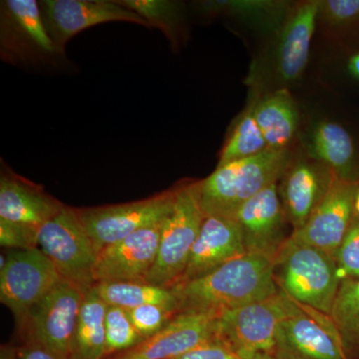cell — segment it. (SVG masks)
Here are the masks:
<instances>
[{
    "instance_id": "obj_10",
    "label": "cell",
    "mask_w": 359,
    "mask_h": 359,
    "mask_svg": "<svg viewBox=\"0 0 359 359\" xmlns=\"http://www.w3.org/2000/svg\"><path fill=\"white\" fill-rule=\"evenodd\" d=\"M6 259L0 271V301L22 320L63 278L39 248L11 250Z\"/></svg>"
},
{
    "instance_id": "obj_25",
    "label": "cell",
    "mask_w": 359,
    "mask_h": 359,
    "mask_svg": "<svg viewBox=\"0 0 359 359\" xmlns=\"http://www.w3.org/2000/svg\"><path fill=\"white\" fill-rule=\"evenodd\" d=\"M330 318L349 354L359 353V278L341 280Z\"/></svg>"
},
{
    "instance_id": "obj_17",
    "label": "cell",
    "mask_w": 359,
    "mask_h": 359,
    "mask_svg": "<svg viewBox=\"0 0 359 359\" xmlns=\"http://www.w3.org/2000/svg\"><path fill=\"white\" fill-rule=\"evenodd\" d=\"M245 254L247 252L242 229L238 222L224 217L207 216L179 283L207 275L222 264Z\"/></svg>"
},
{
    "instance_id": "obj_28",
    "label": "cell",
    "mask_w": 359,
    "mask_h": 359,
    "mask_svg": "<svg viewBox=\"0 0 359 359\" xmlns=\"http://www.w3.org/2000/svg\"><path fill=\"white\" fill-rule=\"evenodd\" d=\"M204 8L211 13H226L238 16L261 26L278 25L287 11V4L280 1L263 0H237V1L204 2Z\"/></svg>"
},
{
    "instance_id": "obj_14",
    "label": "cell",
    "mask_w": 359,
    "mask_h": 359,
    "mask_svg": "<svg viewBox=\"0 0 359 359\" xmlns=\"http://www.w3.org/2000/svg\"><path fill=\"white\" fill-rule=\"evenodd\" d=\"M218 313L182 311L117 359H176L217 337Z\"/></svg>"
},
{
    "instance_id": "obj_29",
    "label": "cell",
    "mask_w": 359,
    "mask_h": 359,
    "mask_svg": "<svg viewBox=\"0 0 359 359\" xmlns=\"http://www.w3.org/2000/svg\"><path fill=\"white\" fill-rule=\"evenodd\" d=\"M106 354L129 351L143 341L127 309L108 306L105 316Z\"/></svg>"
},
{
    "instance_id": "obj_37",
    "label": "cell",
    "mask_w": 359,
    "mask_h": 359,
    "mask_svg": "<svg viewBox=\"0 0 359 359\" xmlns=\"http://www.w3.org/2000/svg\"><path fill=\"white\" fill-rule=\"evenodd\" d=\"M354 215L359 218V189L356 191L355 199H354Z\"/></svg>"
},
{
    "instance_id": "obj_12",
    "label": "cell",
    "mask_w": 359,
    "mask_h": 359,
    "mask_svg": "<svg viewBox=\"0 0 359 359\" xmlns=\"http://www.w3.org/2000/svg\"><path fill=\"white\" fill-rule=\"evenodd\" d=\"M42 20L60 50L78 33L107 22H130L151 28L140 15L109 0H41Z\"/></svg>"
},
{
    "instance_id": "obj_7",
    "label": "cell",
    "mask_w": 359,
    "mask_h": 359,
    "mask_svg": "<svg viewBox=\"0 0 359 359\" xmlns=\"http://www.w3.org/2000/svg\"><path fill=\"white\" fill-rule=\"evenodd\" d=\"M37 247L65 280L84 290L95 285L93 278L98 250L85 230L78 210L63 207L37 231Z\"/></svg>"
},
{
    "instance_id": "obj_15",
    "label": "cell",
    "mask_w": 359,
    "mask_h": 359,
    "mask_svg": "<svg viewBox=\"0 0 359 359\" xmlns=\"http://www.w3.org/2000/svg\"><path fill=\"white\" fill-rule=\"evenodd\" d=\"M165 221L142 229L99 252L94 282L145 280L157 259Z\"/></svg>"
},
{
    "instance_id": "obj_38",
    "label": "cell",
    "mask_w": 359,
    "mask_h": 359,
    "mask_svg": "<svg viewBox=\"0 0 359 359\" xmlns=\"http://www.w3.org/2000/svg\"><path fill=\"white\" fill-rule=\"evenodd\" d=\"M255 359H276L273 358V355H271V354H259V355H257L256 358Z\"/></svg>"
},
{
    "instance_id": "obj_8",
    "label": "cell",
    "mask_w": 359,
    "mask_h": 359,
    "mask_svg": "<svg viewBox=\"0 0 359 359\" xmlns=\"http://www.w3.org/2000/svg\"><path fill=\"white\" fill-rule=\"evenodd\" d=\"M276 359H349L344 340L330 316L294 301L276 330Z\"/></svg>"
},
{
    "instance_id": "obj_4",
    "label": "cell",
    "mask_w": 359,
    "mask_h": 359,
    "mask_svg": "<svg viewBox=\"0 0 359 359\" xmlns=\"http://www.w3.org/2000/svg\"><path fill=\"white\" fill-rule=\"evenodd\" d=\"M0 56L27 69H58L67 63L65 52L49 36L35 0L0 2Z\"/></svg>"
},
{
    "instance_id": "obj_23",
    "label": "cell",
    "mask_w": 359,
    "mask_h": 359,
    "mask_svg": "<svg viewBox=\"0 0 359 359\" xmlns=\"http://www.w3.org/2000/svg\"><path fill=\"white\" fill-rule=\"evenodd\" d=\"M311 157L339 178L347 179L354 159L351 134L339 123L323 121L316 125L309 142Z\"/></svg>"
},
{
    "instance_id": "obj_1",
    "label": "cell",
    "mask_w": 359,
    "mask_h": 359,
    "mask_svg": "<svg viewBox=\"0 0 359 359\" xmlns=\"http://www.w3.org/2000/svg\"><path fill=\"white\" fill-rule=\"evenodd\" d=\"M179 302V313H221L278 294L273 259L245 254L207 275L171 287Z\"/></svg>"
},
{
    "instance_id": "obj_3",
    "label": "cell",
    "mask_w": 359,
    "mask_h": 359,
    "mask_svg": "<svg viewBox=\"0 0 359 359\" xmlns=\"http://www.w3.org/2000/svg\"><path fill=\"white\" fill-rule=\"evenodd\" d=\"M273 264L280 290L297 304L330 316L341 283L334 257L289 237Z\"/></svg>"
},
{
    "instance_id": "obj_36",
    "label": "cell",
    "mask_w": 359,
    "mask_h": 359,
    "mask_svg": "<svg viewBox=\"0 0 359 359\" xmlns=\"http://www.w3.org/2000/svg\"><path fill=\"white\" fill-rule=\"evenodd\" d=\"M349 73L359 81V53L354 54L348 61Z\"/></svg>"
},
{
    "instance_id": "obj_16",
    "label": "cell",
    "mask_w": 359,
    "mask_h": 359,
    "mask_svg": "<svg viewBox=\"0 0 359 359\" xmlns=\"http://www.w3.org/2000/svg\"><path fill=\"white\" fill-rule=\"evenodd\" d=\"M248 254L262 255L275 261L285 241V212L276 183L266 187L245 202L236 214Z\"/></svg>"
},
{
    "instance_id": "obj_5",
    "label": "cell",
    "mask_w": 359,
    "mask_h": 359,
    "mask_svg": "<svg viewBox=\"0 0 359 359\" xmlns=\"http://www.w3.org/2000/svg\"><path fill=\"white\" fill-rule=\"evenodd\" d=\"M201 184L202 181L193 182L176 189L173 210L163 226L157 259L146 282L172 287L183 276L205 218Z\"/></svg>"
},
{
    "instance_id": "obj_13",
    "label": "cell",
    "mask_w": 359,
    "mask_h": 359,
    "mask_svg": "<svg viewBox=\"0 0 359 359\" xmlns=\"http://www.w3.org/2000/svg\"><path fill=\"white\" fill-rule=\"evenodd\" d=\"M356 191L353 183L334 174L327 195L306 224L290 238L318 248L335 259L353 222Z\"/></svg>"
},
{
    "instance_id": "obj_20",
    "label": "cell",
    "mask_w": 359,
    "mask_h": 359,
    "mask_svg": "<svg viewBox=\"0 0 359 359\" xmlns=\"http://www.w3.org/2000/svg\"><path fill=\"white\" fill-rule=\"evenodd\" d=\"M61 203L13 173L0 180V219L39 229L63 209Z\"/></svg>"
},
{
    "instance_id": "obj_24",
    "label": "cell",
    "mask_w": 359,
    "mask_h": 359,
    "mask_svg": "<svg viewBox=\"0 0 359 359\" xmlns=\"http://www.w3.org/2000/svg\"><path fill=\"white\" fill-rule=\"evenodd\" d=\"M108 306L132 309L145 304H163L179 309L178 299L171 287L152 285L146 280H118L94 285Z\"/></svg>"
},
{
    "instance_id": "obj_33",
    "label": "cell",
    "mask_w": 359,
    "mask_h": 359,
    "mask_svg": "<svg viewBox=\"0 0 359 359\" xmlns=\"http://www.w3.org/2000/svg\"><path fill=\"white\" fill-rule=\"evenodd\" d=\"M37 229L0 219V244L14 250H32L37 247Z\"/></svg>"
},
{
    "instance_id": "obj_11",
    "label": "cell",
    "mask_w": 359,
    "mask_h": 359,
    "mask_svg": "<svg viewBox=\"0 0 359 359\" xmlns=\"http://www.w3.org/2000/svg\"><path fill=\"white\" fill-rule=\"evenodd\" d=\"M85 290L63 278L30 311V323L39 346L58 359H70Z\"/></svg>"
},
{
    "instance_id": "obj_22",
    "label": "cell",
    "mask_w": 359,
    "mask_h": 359,
    "mask_svg": "<svg viewBox=\"0 0 359 359\" xmlns=\"http://www.w3.org/2000/svg\"><path fill=\"white\" fill-rule=\"evenodd\" d=\"M107 304L95 287L85 290L74 337L73 359H102L106 355Z\"/></svg>"
},
{
    "instance_id": "obj_18",
    "label": "cell",
    "mask_w": 359,
    "mask_h": 359,
    "mask_svg": "<svg viewBox=\"0 0 359 359\" xmlns=\"http://www.w3.org/2000/svg\"><path fill=\"white\" fill-rule=\"evenodd\" d=\"M334 172L325 165L320 166L308 161L289 165L283 174L280 187L285 219L294 231L306 224L327 195Z\"/></svg>"
},
{
    "instance_id": "obj_39",
    "label": "cell",
    "mask_w": 359,
    "mask_h": 359,
    "mask_svg": "<svg viewBox=\"0 0 359 359\" xmlns=\"http://www.w3.org/2000/svg\"><path fill=\"white\" fill-rule=\"evenodd\" d=\"M0 359H8V358H6V355H4V354L2 353L1 354V358H0Z\"/></svg>"
},
{
    "instance_id": "obj_31",
    "label": "cell",
    "mask_w": 359,
    "mask_h": 359,
    "mask_svg": "<svg viewBox=\"0 0 359 359\" xmlns=\"http://www.w3.org/2000/svg\"><path fill=\"white\" fill-rule=\"evenodd\" d=\"M340 278H359V219H354L342 241L337 256Z\"/></svg>"
},
{
    "instance_id": "obj_6",
    "label": "cell",
    "mask_w": 359,
    "mask_h": 359,
    "mask_svg": "<svg viewBox=\"0 0 359 359\" xmlns=\"http://www.w3.org/2000/svg\"><path fill=\"white\" fill-rule=\"evenodd\" d=\"M292 304L294 299L280 290L263 301L223 311L217 320V337L243 358L273 355L276 330Z\"/></svg>"
},
{
    "instance_id": "obj_2",
    "label": "cell",
    "mask_w": 359,
    "mask_h": 359,
    "mask_svg": "<svg viewBox=\"0 0 359 359\" xmlns=\"http://www.w3.org/2000/svg\"><path fill=\"white\" fill-rule=\"evenodd\" d=\"M290 161L289 150L268 149L261 154L217 167L201 184L205 216L235 218L245 202L282 178Z\"/></svg>"
},
{
    "instance_id": "obj_32",
    "label": "cell",
    "mask_w": 359,
    "mask_h": 359,
    "mask_svg": "<svg viewBox=\"0 0 359 359\" xmlns=\"http://www.w3.org/2000/svg\"><path fill=\"white\" fill-rule=\"evenodd\" d=\"M318 16L330 25H354L359 21V0H321Z\"/></svg>"
},
{
    "instance_id": "obj_9",
    "label": "cell",
    "mask_w": 359,
    "mask_h": 359,
    "mask_svg": "<svg viewBox=\"0 0 359 359\" xmlns=\"http://www.w3.org/2000/svg\"><path fill=\"white\" fill-rule=\"evenodd\" d=\"M176 189L148 199L78 210L85 230L99 252L132 233L164 221L173 210Z\"/></svg>"
},
{
    "instance_id": "obj_30",
    "label": "cell",
    "mask_w": 359,
    "mask_h": 359,
    "mask_svg": "<svg viewBox=\"0 0 359 359\" xmlns=\"http://www.w3.org/2000/svg\"><path fill=\"white\" fill-rule=\"evenodd\" d=\"M127 311L130 320L143 339L159 332L179 313L178 309L163 304H145L138 308L127 309Z\"/></svg>"
},
{
    "instance_id": "obj_19",
    "label": "cell",
    "mask_w": 359,
    "mask_h": 359,
    "mask_svg": "<svg viewBox=\"0 0 359 359\" xmlns=\"http://www.w3.org/2000/svg\"><path fill=\"white\" fill-rule=\"evenodd\" d=\"M318 15L320 1L311 0L299 4L285 20L276 49V69L283 81H297L304 74Z\"/></svg>"
},
{
    "instance_id": "obj_21",
    "label": "cell",
    "mask_w": 359,
    "mask_h": 359,
    "mask_svg": "<svg viewBox=\"0 0 359 359\" xmlns=\"http://www.w3.org/2000/svg\"><path fill=\"white\" fill-rule=\"evenodd\" d=\"M255 118L269 149L287 150L297 133L299 110L287 89L276 90L255 103Z\"/></svg>"
},
{
    "instance_id": "obj_34",
    "label": "cell",
    "mask_w": 359,
    "mask_h": 359,
    "mask_svg": "<svg viewBox=\"0 0 359 359\" xmlns=\"http://www.w3.org/2000/svg\"><path fill=\"white\" fill-rule=\"evenodd\" d=\"M176 359H245L224 340L216 339L196 347Z\"/></svg>"
},
{
    "instance_id": "obj_26",
    "label": "cell",
    "mask_w": 359,
    "mask_h": 359,
    "mask_svg": "<svg viewBox=\"0 0 359 359\" xmlns=\"http://www.w3.org/2000/svg\"><path fill=\"white\" fill-rule=\"evenodd\" d=\"M255 103L256 102L250 104L233 125V128L219 153L217 167L223 166L233 161L252 157L268 150L264 135L255 118Z\"/></svg>"
},
{
    "instance_id": "obj_27",
    "label": "cell",
    "mask_w": 359,
    "mask_h": 359,
    "mask_svg": "<svg viewBox=\"0 0 359 359\" xmlns=\"http://www.w3.org/2000/svg\"><path fill=\"white\" fill-rule=\"evenodd\" d=\"M117 4L144 18L169 39L173 48L181 44L183 9L180 2L168 0H117Z\"/></svg>"
},
{
    "instance_id": "obj_35",
    "label": "cell",
    "mask_w": 359,
    "mask_h": 359,
    "mask_svg": "<svg viewBox=\"0 0 359 359\" xmlns=\"http://www.w3.org/2000/svg\"><path fill=\"white\" fill-rule=\"evenodd\" d=\"M21 359H58L51 353L50 351H47L43 346H39L32 347V348L27 349L22 354Z\"/></svg>"
}]
</instances>
